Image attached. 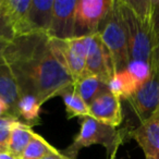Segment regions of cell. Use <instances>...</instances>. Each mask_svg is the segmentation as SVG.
I'll return each instance as SVG.
<instances>
[{"instance_id": "obj_1", "label": "cell", "mask_w": 159, "mask_h": 159, "mask_svg": "<svg viewBox=\"0 0 159 159\" xmlns=\"http://www.w3.org/2000/svg\"><path fill=\"white\" fill-rule=\"evenodd\" d=\"M3 57L16 77L20 96H35L42 105L74 85L61 53L46 34L18 36Z\"/></svg>"}, {"instance_id": "obj_2", "label": "cell", "mask_w": 159, "mask_h": 159, "mask_svg": "<svg viewBox=\"0 0 159 159\" xmlns=\"http://www.w3.org/2000/svg\"><path fill=\"white\" fill-rule=\"evenodd\" d=\"M128 36L130 60L152 64L155 39L152 29V0H120Z\"/></svg>"}, {"instance_id": "obj_3", "label": "cell", "mask_w": 159, "mask_h": 159, "mask_svg": "<svg viewBox=\"0 0 159 159\" xmlns=\"http://www.w3.org/2000/svg\"><path fill=\"white\" fill-rule=\"evenodd\" d=\"M81 129L74 137L72 144L63 150L66 156L71 159H76L77 154L82 148L89 147L92 145H102L107 149V155L110 157L113 152H118V148L129 139L130 130L117 129L98 122L92 117L82 118Z\"/></svg>"}, {"instance_id": "obj_4", "label": "cell", "mask_w": 159, "mask_h": 159, "mask_svg": "<svg viewBox=\"0 0 159 159\" xmlns=\"http://www.w3.org/2000/svg\"><path fill=\"white\" fill-rule=\"evenodd\" d=\"M98 34L112 57L116 73L125 70L131 60L120 0H112Z\"/></svg>"}, {"instance_id": "obj_5", "label": "cell", "mask_w": 159, "mask_h": 159, "mask_svg": "<svg viewBox=\"0 0 159 159\" xmlns=\"http://www.w3.org/2000/svg\"><path fill=\"white\" fill-rule=\"evenodd\" d=\"M111 3L112 0H76L73 37L97 34Z\"/></svg>"}, {"instance_id": "obj_6", "label": "cell", "mask_w": 159, "mask_h": 159, "mask_svg": "<svg viewBox=\"0 0 159 159\" xmlns=\"http://www.w3.org/2000/svg\"><path fill=\"white\" fill-rule=\"evenodd\" d=\"M56 47L60 51L68 72L73 82L86 76V58L89 51V37H72L70 39L52 38Z\"/></svg>"}, {"instance_id": "obj_7", "label": "cell", "mask_w": 159, "mask_h": 159, "mask_svg": "<svg viewBox=\"0 0 159 159\" xmlns=\"http://www.w3.org/2000/svg\"><path fill=\"white\" fill-rule=\"evenodd\" d=\"M126 102L141 123L152 118L159 110V70L152 66L147 82Z\"/></svg>"}, {"instance_id": "obj_8", "label": "cell", "mask_w": 159, "mask_h": 159, "mask_svg": "<svg viewBox=\"0 0 159 159\" xmlns=\"http://www.w3.org/2000/svg\"><path fill=\"white\" fill-rule=\"evenodd\" d=\"M86 71L87 74L97 76L107 85L116 74L112 57L98 33L89 36Z\"/></svg>"}, {"instance_id": "obj_9", "label": "cell", "mask_w": 159, "mask_h": 159, "mask_svg": "<svg viewBox=\"0 0 159 159\" xmlns=\"http://www.w3.org/2000/svg\"><path fill=\"white\" fill-rule=\"evenodd\" d=\"M89 117L104 124L118 128L122 123L123 116L121 109V99L110 91L98 95L89 105Z\"/></svg>"}, {"instance_id": "obj_10", "label": "cell", "mask_w": 159, "mask_h": 159, "mask_svg": "<svg viewBox=\"0 0 159 159\" xmlns=\"http://www.w3.org/2000/svg\"><path fill=\"white\" fill-rule=\"evenodd\" d=\"M76 0H53V16L49 37L70 39L74 36Z\"/></svg>"}, {"instance_id": "obj_11", "label": "cell", "mask_w": 159, "mask_h": 159, "mask_svg": "<svg viewBox=\"0 0 159 159\" xmlns=\"http://www.w3.org/2000/svg\"><path fill=\"white\" fill-rule=\"evenodd\" d=\"M129 139L139 144L145 159H159V110L147 121L130 130Z\"/></svg>"}, {"instance_id": "obj_12", "label": "cell", "mask_w": 159, "mask_h": 159, "mask_svg": "<svg viewBox=\"0 0 159 159\" xmlns=\"http://www.w3.org/2000/svg\"><path fill=\"white\" fill-rule=\"evenodd\" d=\"M32 0H3L1 8L18 36L33 33L30 23V9Z\"/></svg>"}, {"instance_id": "obj_13", "label": "cell", "mask_w": 159, "mask_h": 159, "mask_svg": "<svg viewBox=\"0 0 159 159\" xmlns=\"http://www.w3.org/2000/svg\"><path fill=\"white\" fill-rule=\"evenodd\" d=\"M53 0H32L30 9V23L33 33L49 36L52 24Z\"/></svg>"}, {"instance_id": "obj_14", "label": "cell", "mask_w": 159, "mask_h": 159, "mask_svg": "<svg viewBox=\"0 0 159 159\" xmlns=\"http://www.w3.org/2000/svg\"><path fill=\"white\" fill-rule=\"evenodd\" d=\"M0 99L9 107V113L16 118V105L20 99V91L16 77L8 64L0 66Z\"/></svg>"}, {"instance_id": "obj_15", "label": "cell", "mask_w": 159, "mask_h": 159, "mask_svg": "<svg viewBox=\"0 0 159 159\" xmlns=\"http://www.w3.org/2000/svg\"><path fill=\"white\" fill-rule=\"evenodd\" d=\"M34 133L35 132L32 130V126L19 120L12 128L9 146H8V154L20 159L24 149L33 139Z\"/></svg>"}, {"instance_id": "obj_16", "label": "cell", "mask_w": 159, "mask_h": 159, "mask_svg": "<svg viewBox=\"0 0 159 159\" xmlns=\"http://www.w3.org/2000/svg\"><path fill=\"white\" fill-rule=\"evenodd\" d=\"M109 91L120 99H129L139 89V84L134 80L128 70H123L115 74L108 84Z\"/></svg>"}, {"instance_id": "obj_17", "label": "cell", "mask_w": 159, "mask_h": 159, "mask_svg": "<svg viewBox=\"0 0 159 159\" xmlns=\"http://www.w3.org/2000/svg\"><path fill=\"white\" fill-rule=\"evenodd\" d=\"M42 104L32 95H22L16 105V118L27 125L33 126L40 121L39 112Z\"/></svg>"}, {"instance_id": "obj_18", "label": "cell", "mask_w": 159, "mask_h": 159, "mask_svg": "<svg viewBox=\"0 0 159 159\" xmlns=\"http://www.w3.org/2000/svg\"><path fill=\"white\" fill-rule=\"evenodd\" d=\"M74 89L80 94V96L89 106L98 95L108 91L109 87L97 76L89 74L82 77L76 83H74Z\"/></svg>"}, {"instance_id": "obj_19", "label": "cell", "mask_w": 159, "mask_h": 159, "mask_svg": "<svg viewBox=\"0 0 159 159\" xmlns=\"http://www.w3.org/2000/svg\"><path fill=\"white\" fill-rule=\"evenodd\" d=\"M62 99H63L64 106H66V118L71 119V118H84L89 116V108L87 106L86 102L83 100V98L80 96V94L74 89V85L64 92L61 95Z\"/></svg>"}, {"instance_id": "obj_20", "label": "cell", "mask_w": 159, "mask_h": 159, "mask_svg": "<svg viewBox=\"0 0 159 159\" xmlns=\"http://www.w3.org/2000/svg\"><path fill=\"white\" fill-rule=\"evenodd\" d=\"M56 150H58L57 148L50 145L44 137L34 133L33 139L24 149L20 159H43Z\"/></svg>"}, {"instance_id": "obj_21", "label": "cell", "mask_w": 159, "mask_h": 159, "mask_svg": "<svg viewBox=\"0 0 159 159\" xmlns=\"http://www.w3.org/2000/svg\"><path fill=\"white\" fill-rule=\"evenodd\" d=\"M18 121V118L11 115H5L0 117V154L8 152V146H9L12 128Z\"/></svg>"}, {"instance_id": "obj_22", "label": "cell", "mask_w": 159, "mask_h": 159, "mask_svg": "<svg viewBox=\"0 0 159 159\" xmlns=\"http://www.w3.org/2000/svg\"><path fill=\"white\" fill-rule=\"evenodd\" d=\"M126 70L132 74L134 80L142 87L152 75V64L141 60H132L129 63Z\"/></svg>"}, {"instance_id": "obj_23", "label": "cell", "mask_w": 159, "mask_h": 159, "mask_svg": "<svg viewBox=\"0 0 159 159\" xmlns=\"http://www.w3.org/2000/svg\"><path fill=\"white\" fill-rule=\"evenodd\" d=\"M16 38V34L6 16L2 8L0 7V39L12 42Z\"/></svg>"}, {"instance_id": "obj_24", "label": "cell", "mask_w": 159, "mask_h": 159, "mask_svg": "<svg viewBox=\"0 0 159 159\" xmlns=\"http://www.w3.org/2000/svg\"><path fill=\"white\" fill-rule=\"evenodd\" d=\"M152 29L156 45L159 40V0H152Z\"/></svg>"}, {"instance_id": "obj_25", "label": "cell", "mask_w": 159, "mask_h": 159, "mask_svg": "<svg viewBox=\"0 0 159 159\" xmlns=\"http://www.w3.org/2000/svg\"><path fill=\"white\" fill-rule=\"evenodd\" d=\"M152 66L157 70H159V40L155 45L154 51H152Z\"/></svg>"}, {"instance_id": "obj_26", "label": "cell", "mask_w": 159, "mask_h": 159, "mask_svg": "<svg viewBox=\"0 0 159 159\" xmlns=\"http://www.w3.org/2000/svg\"><path fill=\"white\" fill-rule=\"evenodd\" d=\"M10 43L11 42H8V40H5V39H0V66H2V64L6 63L3 55H5L6 49L9 46Z\"/></svg>"}, {"instance_id": "obj_27", "label": "cell", "mask_w": 159, "mask_h": 159, "mask_svg": "<svg viewBox=\"0 0 159 159\" xmlns=\"http://www.w3.org/2000/svg\"><path fill=\"white\" fill-rule=\"evenodd\" d=\"M43 159H71L70 157L66 156L62 152H59V150H56V152H51V154L47 155L45 158Z\"/></svg>"}, {"instance_id": "obj_28", "label": "cell", "mask_w": 159, "mask_h": 159, "mask_svg": "<svg viewBox=\"0 0 159 159\" xmlns=\"http://www.w3.org/2000/svg\"><path fill=\"white\" fill-rule=\"evenodd\" d=\"M8 113H9V107L2 99H0V117L8 115Z\"/></svg>"}, {"instance_id": "obj_29", "label": "cell", "mask_w": 159, "mask_h": 159, "mask_svg": "<svg viewBox=\"0 0 159 159\" xmlns=\"http://www.w3.org/2000/svg\"><path fill=\"white\" fill-rule=\"evenodd\" d=\"M0 159H18V158L11 156V155L8 154V152H5V154H0Z\"/></svg>"}, {"instance_id": "obj_30", "label": "cell", "mask_w": 159, "mask_h": 159, "mask_svg": "<svg viewBox=\"0 0 159 159\" xmlns=\"http://www.w3.org/2000/svg\"><path fill=\"white\" fill-rule=\"evenodd\" d=\"M108 159H117V152H113V154L111 155V156L109 157Z\"/></svg>"}, {"instance_id": "obj_31", "label": "cell", "mask_w": 159, "mask_h": 159, "mask_svg": "<svg viewBox=\"0 0 159 159\" xmlns=\"http://www.w3.org/2000/svg\"><path fill=\"white\" fill-rule=\"evenodd\" d=\"M2 1L3 0H0V7H1V5H2Z\"/></svg>"}]
</instances>
